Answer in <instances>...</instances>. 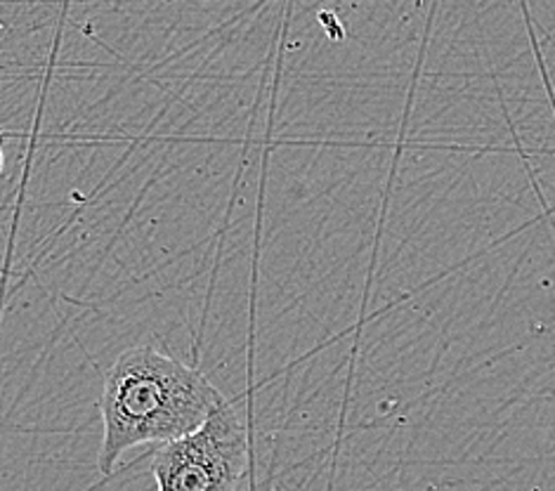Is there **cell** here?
<instances>
[{"label":"cell","mask_w":555,"mask_h":491,"mask_svg":"<svg viewBox=\"0 0 555 491\" xmlns=\"http://www.w3.org/2000/svg\"><path fill=\"white\" fill-rule=\"evenodd\" d=\"M222 402V392L206 374L173 354L152 345L118 354L100 397V473L112 475L128 449L166 444L199 430Z\"/></svg>","instance_id":"1"},{"label":"cell","mask_w":555,"mask_h":491,"mask_svg":"<svg viewBox=\"0 0 555 491\" xmlns=\"http://www.w3.org/2000/svg\"><path fill=\"white\" fill-rule=\"evenodd\" d=\"M248 428L224 400L199 430L158 444L152 473L158 491H236L248 468Z\"/></svg>","instance_id":"2"},{"label":"cell","mask_w":555,"mask_h":491,"mask_svg":"<svg viewBox=\"0 0 555 491\" xmlns=\"http://www.w3.org/2000/svg\"><path fill=\"white\" fill-rule=\"evenodd\" d=\"M5 170V152H3V147H0V172Z\"/></svg>","instance_id":"3"}]
</instances>
